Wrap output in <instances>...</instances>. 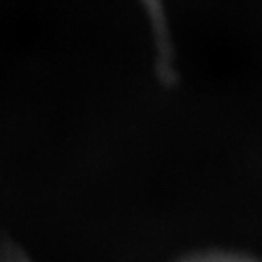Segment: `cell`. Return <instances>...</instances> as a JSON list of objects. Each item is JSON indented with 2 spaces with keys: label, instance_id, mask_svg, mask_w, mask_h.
I'll use <instances>...</instances> for the list:
<instances>
[{
  "label": "cell",
  "instance_id": "6da1fadb",
  "mask_svg": "<svg viewBox=\"0 0 262 262\" xmlns=\"http://www.w3.org/2000/svg\"><path fill=\"white\" fill-rule=\"evenodd\" d=\"M177 262H262V259L246 253L211 249V251L191 253Z\"/></svg>",
  "mask_w": 262,
  "mask_h": 262
}]
</instances>
